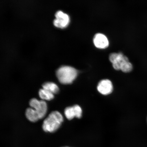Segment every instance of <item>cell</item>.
<instances>
[{
  "label": "cell",
  "instance_id": "6da1fadb",
  "mask_svg": "<svg viewBox=\"0 0 147 147\" xmlns=\"http://www.w3.org/2000/svg\"><path fill=\"white\" fill-rule=\"evenodd\" d=\"M109 60L113 64V68L116 70H121L125 73L131 71L133 66L127 57L122 53H113L109 56Z\"/></svg>",
  "mask_w": 147,
  "mask_h": 147
},
{
  "label": "cell",
  "instance_id": "7a4b0ae2",
  "mask_svg": "<svg viewBox=\"0 0 147 147\" xmlns=\"http://www.w3.org/2000/svg\"><path fill=\"white\" fill-rule=\"evenodd\" d=\"M63 121V117L59 112L54 111L44 121L42 128L47 133H52L59 128Z\"/></svg>",
  "mask_w": 147,
  "mask_h": 147
},
{
  "label": "cell",
  "instance_id": "3957f363",
  "mask_svg": "<svg viewBox=\"0 0 147 147\" xmlns=\"http://www.w3.org/2000/svg\"><path fill=\"white\" fill-rule=\"evenodd\" d=\"M78 71L74 68L69 66H63L56 71V74L61 83L64 84L72 83L78 76Z\"/></svg>",
  "mask_w": 147,
  "mask_h": 147
},
{
  "label": "cell",
  "instance_id": "277c9868",
  "mask_svg": "<svg viewBox=\"0 0 147 147\" xmlns=\"http://www.w3.org/2000/svg\"><path fill=\"white\" fill-rule=\"evenodd\" d=\"M55 18L53 21L54 26L59 29H64L69 26L71 20L69 16L63 11H57L55 15Z\"/></svg>",
  "mask_w": 147,
  "mask_h": 147
},
{
  "label": "cell",
  "instance_id": "5b68a950",
  "mask_svg": "<svg viewBox=\"0 0 147 147\" xmlns=\"http://www.w3.org/2000/svg\"><path fill=\"white\" fill-rule=\"evenodd\" d=\"M29 105L39 115L40 119L45 116L47 110V105L45 101L32 98L30 100Z\"/></svg>",
  "mask_w": 147,
  "mask_h": 147
},
{
  "label": "cell",
  "instance_id": "8992f818",
  "mask_svg": "<svg viewBox=\"0 0 147 147\" xmlns=\"http://www.w3.org/2000/svg\"><path fill=\"white\" fill-rule=\"evenodd\" d=\"M64 114L69 120H71L74 117L80 119L82 117V110L80 106L76 105L66 108L64 110Z\"/></svg>",
  "mask_w": 147,
  "mask_h": 147
},
{
  "label": "cell",
  "instance_id": "52a82bcc",
  "mask_svg": "<svg viewBox=\"0 0 147 147\" xmlns=\"http://www.w3.org/2000/svg\"><path fill=\"white\" fill-rule=\"evenodd\" d=\"M94 45L97 48L104 49L109 46V41L107 37L102 33H97L93 38Z\"/></svg>",
  "mask_w": 147,
  "mask_h": 147
},
{
  "label": "cell",
  "instance_id": "ba28073f",
  "mask_svg": "<svg viewBox=\"0 0 147 147\" xmlns=\"http://www.w3.org/2000/svg\"><path fill=\"white\" fill-rule=\"evenodd\" d=\"M97 90L101 94L108 95L113 90V86L111 81L109 80H103L99 82L97 86Z\"/></svg>",
  "mask_w": 147,
  "mask_h": 147
},
{
  "label": "cell",
  "instance_id": "9c48e42d",
  "mask_svg": "<svg viewBox=\"0 0 147 147\" xmlns=\"http://www.w3.org/2000/svg\"><path fill=\"white\" fill-rule=\"evenodd\" d=\"M26 116L31 122H34L41 119L35 110L32 108H27L26 111Z\"/></svg>",
  "mask_w": 147,
  "mask_h": 147
},
{
  "label": "cell",
  "instance_id": "30bf717a",
  "mask_svg": "<svg viewBox=\"0 0 147 147\" xmlns=\"http://www.w3.org/2000/svg\"><path fill=\"white\" fill-rule=\"evenodd\" d=\"M43 89L47 90L53 94H56L59 91V88L57 85L54 82H47L42 85Z\"/></svg>",
  "mask_w": 147,
  "mask_h": 147
},
{
  "label": "cell",
  "instance_id": "8fae6325",
  "mask_svg": "<svg viewBox=\"0 0 147 147\" xmlns=\"http://www.w3.org/2000/svg\"><path fill=\"white\" fill-rule=\"evenodd\" d=\"M38 94L40 98L43 100H50L54 97V94L44 89H40Z\"/></svg>",
  "mask_w": 147,
  "mask_h": 147
},
{
  "label": "cell",
  "instance_id": "7c38bea8",
  "mask_svg": "<svg viewBox=\"0 0 147 147\" xmlns=\"http://www.w3.org/2000/svg\"><path fill=\"white\" fill-rule=\"evenodd\" d=\"M69 147V146H64V147Z\"/></svg>",
  "mask_w": 147,
  "mask_h": 147
}]
</instances>
